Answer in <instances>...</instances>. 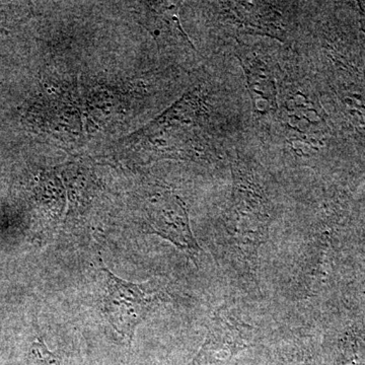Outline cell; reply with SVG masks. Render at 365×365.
I'll list each match as a JSON object with an SVG mask.
<instances>
[{
	"label": "cell",
	"instance_id": "obj_10",
	"mask_svg": "<svg viewBox=\"0 0 365 365\" xmlns=\"http://www.w3.org/2000/svg\"><path fill=\"white\" fill-rule=\"evenodd\" d=\"M359 6L360 9V16H361V23L364 26V30L365 32V1L359 2Z\"/></svg>",
	"mask_w": 365,
	"mask_h": 365
},
{
	"label": "cell",
	"instance_id": "obj_3",
	"mask_svg": "<svg viewBox=\"0 0 365 365\" xmlns=\"http://www.w3.org/2000/svg\"><path fill=\"white\" fill-rule=\"evenodd\" d=\"M105 281L103 309L114 330L130 342L137 326L163 299L162 292L153 290L150 282H127L109 269H101Z\"/></svg>",
	"mask_w": 365,
	"mask_h": 365
},
{
	"label": "cell",
	"instance_id": "obj_1",
	"mask_svg": "<svg viewBox=\"0 0 365 365\" xmlns=\"http://www.w3.org/2000/svg\"><path fill=\"white\" fill-rule=\"evenodd\" d=\"M232 197L227 210L228 245L235 257L256 267L259 249L267 239L272 207L259 170L245 158L232 162Z\"/></svg>",
	"mask_w": 365,
	"mask_h": 365
},
{
	"label": "cell",
	"instance_id": "obj_5",
	"mask_svg": "<svg viewBox=\"0 0 365 365\" xmlns=\"http://www.w3.org/2000/svg\"><path fill=\"white\" fill-rule=\"evenodd\" d=\"M281 100V116L292 134V143L314 146L325 140L328 131L326 120L311 93L292 86L282 93Z\"/></svg>",
	"mask_w": 365,
	"mask_h": 365
},
{
	"label": "cell",
	"instance_id": "obj_8",
	"mask_svg": "<svg viewBox=\"0 0 365 365\" xmlns=\"http://www.w3.org/2000/svg\"><path fill=\"white\" fill-rule=\"evenodd\" d=\"M179 2H145L143 4L144 26L162 42L187 46L195 49L184 32L179 18Z\"/></svg>",
	"mask_w": 365,
	"mask_h": 365
},
{
	"label": "cell",
	"instance_id": "obj_9",
	"mask_svg": "<svg viewBox=\"0 0 365 365\" xmlns=\"http://www.w3.org/2000/svg\"><path fill=\"white\" fill-rule=\"evenodd\" d=\"M28 365H60V360L55 353L48 349L42 339H38L31 347Z\"/></svg>",
	"mask_w": 365,
	"mask_h": 365
},
{
	"label": "cell",
	"instance_id": "obj_2",
	"mask_svg": "<svg viewBox=\"0 0 365 365\" xmlns=\"http://www.w3.org/2000/svg\"><path fill=\"white\" fill-rule=\"evenodd\" d=\"M203 114L202 100L189 93L134 136L148 140L146 145L162 155L203 158L206 145L199 136Z\"/></svg>",
	"mask_w": 365,
	"mask_h": 365
},
{
	"label": "cell",
	"instance_id": "obj_6",
	"mask_svg": "<svg viewBox=\"0 0 365 365\" xmlns=\"http://www.w3.org/2000/svg\"><path fill=\"white\" fill-rule=\"evenodd\" d=\"M227 18L234 20L247 32L277 38L285 35L282 16L267 2H225Z\"/></svg>",
	"mask_w": 365,
	"mask_h": 365
},
{
	"label": "cell",
	"instance_id": "obj_4",
	"mask_svg": "<svg viewBox=\"0 0 365 365\" xmlns=\"http://www.w3.org/2000/svg\"><path fill=\"white\" fill-rule=\"evenodd\" d=\"M145 225L150 234L168 240L182 251L193 256L200 252L190 227L186 205L175 194L165 192L151 199L146 207Z\"/></svg>",
	"mask_w": 365,
	"mask_h": 365
},
{
	"label": "cell",
	"instance_id": "obj_7",
	"mask_svg": "<svg viewBox=\"0 0 365 365\" xmlns=\"http://www.w3.org/2000/svg\"><path fill=\"white\" fill-rule=\"evenodd\" d=\"M254 110L266 115L278 110L277 86L275 74L267 62L256 54L239 56Z\"/></svg>",
	"mask_w": 365,
	"mask_h": 365
}]
</instances>
